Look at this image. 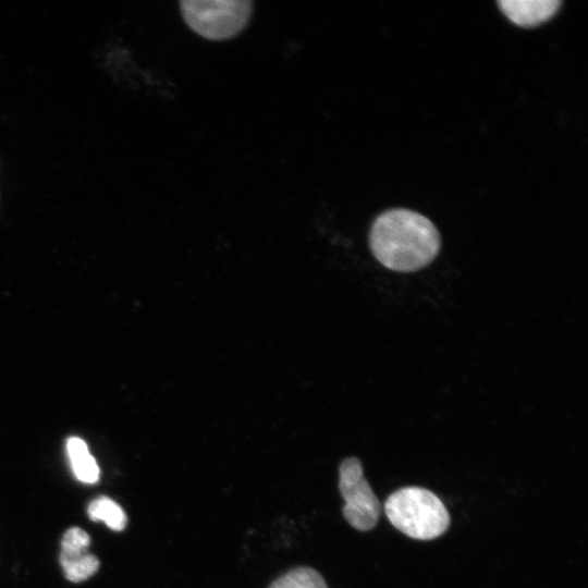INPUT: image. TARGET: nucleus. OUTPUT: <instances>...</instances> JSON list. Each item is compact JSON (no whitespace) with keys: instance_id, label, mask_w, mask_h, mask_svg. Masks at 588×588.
I'll return each instance as SVG.
<instances>
[{"instance_id":"1a4fd4ad","label":"nucleus","mask_w":588,"mask_h":588,"mask_svg":"<svg viewBox=\"0 0 588 588\" xmlns=\"http://www.w3.org/2000/svg\"><path fill=\"white\" fill-rule=\"evenodd\" d=\"M269 588H328L322 576L310 567H296L278 579Z\"/></svg>"},{"instance_id":"f257e3e1","label":"nucleus","mask_w":588,"mask_h":588,"mask_svg":"<svg viewBox=\"0 0 588 588\" xmlns=\"http://www.w3.org/2000/svg\"><path fill=\"white\" fill-rule=\"evenodd\" d=\"M370 249L385 268L396 272L417 271L428 266L441 246L436 225L409 209H390L373 221Z\"/></svg>"},{"instance_id":"f03ea898","label":"nucleus","mask_w":588,"mask_h":588,"mask_svg":"<svg viewBox=\"0 0 588 588\" xmlns=\"http://www.w3.org/2000/svg\"><path fill=\"white\" fill-rule=\"evenodd\" d=\"M384 512L396 529L417 540L438 538L450 526V515L442 501L421 487H404L391 493Z\"/></svg>"},{"instance_id":"39448f33","label":"nucleus","mask_w":588,"mask_h":588,"mask_svg":"<svg viewBox=\"0 0 588 588\" xmlns=\"http://www.w3.org/2000/svg\"><path fill=\"white\" fill-rule=\"evenodd\" d=\"M89 535L78 527L69 528L61 539L60 565L65 578L79 583L91 577L99 568V560L89 553Z\"/></svg>"},{"instance_id":"20e7f679","label":"nucleus","mask_w":588,"mask_h":588,"mask_svg":"<svg viewBox=\"0 0 588 588\" xmlns=\"http://www.w3.org/2000/svg\"><path fill=\"white\" fill-rule=\"evenodd\" d=\"M339 489L344 500L343 515L359 531L372 529L380 515V502L364 476L358 458H345L339 468Z\"/></svg>"},{"instance_id":"6e6552de","label":"nucleus","mask_w":588,"mask_h":588,"mask_svg":"<svg viewBox=\"0 0 588 588\" xmlns=\"http://www.w3.org/2000/svg\"><path fill=\"white\" fill-rule=\"evenodd\" d=\"M90 519L105 522L106 525L115 530H123L126 526L127 517L123 509L108 497L101 495L90 502L87 509Z\"/></svg>"},{"instance_id":"423d86ee","label":"nucleus","mask_w":588,"mask_h":588,"mask_svg":"<svg viewBox=\"0 0 588 588\" xmlns=\"http://www.w3.org/2000/svg\"><path fill=\"white\" fill-rule=\"evenodd\" d=\"M498 4L514 24L532 27L551 19L562 3L560 0H501Z\"/></svg>"},{"instance_id":"0eeeda50","label":"nucleus","mask_w":588,"mask_h":588,"mask_svg":"<svg viewBox=\"0 0 588 588\" xmlns=\"http://www.w3.org/2000/svg\"><path fill=\"white\" fill-rule=\"evenodd\" d=\"M66 451L76 479L84 483L97 482L100 469L86 442L81 438L71 437L66 441Z\"/></svg>"},{"instance_id":"7ed1b4c3","label":"nucleus","mask_w":588,"mask_h":588,"mask_svg":"<svg viewBox=\"0 0 588 588\" xmlns=\"http://www.w3.org/2000/svg\"><path fill=\"white\" fill-rule=\"evenodd\" d=\"M185 23L200 36L221 40L238 34L247 24L253 2L249 0H183Z\"/></svg>"}]
</instances>
